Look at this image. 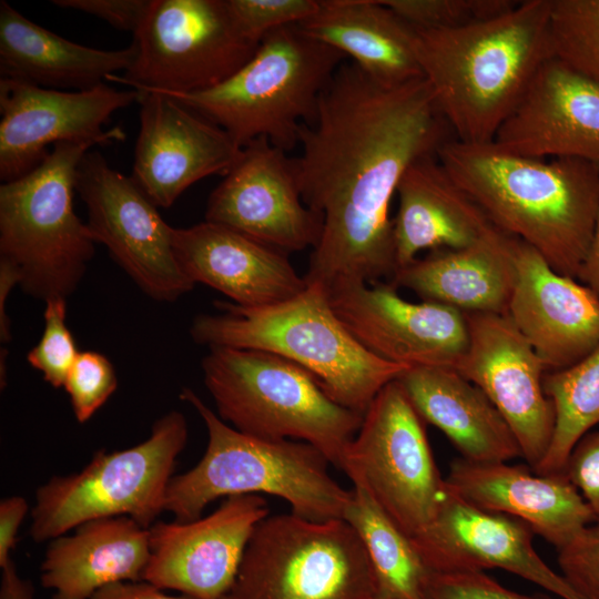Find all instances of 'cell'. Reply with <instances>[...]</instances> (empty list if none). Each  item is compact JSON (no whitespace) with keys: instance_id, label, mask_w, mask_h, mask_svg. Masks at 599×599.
Returning <instances> with one entry per match:
<instances>
[{"instance_id":"cell-1","label":"cell","mask_w":599,"mask_h":599,"mask_svg":"<svg viewBox=\"0 0 599 599\" xmlns=\"http://www.w3.org/2000/svg\"><path fill=\"white\" fill-rule=\"evenodd\" d=\"M450 133L424 77L388 87L353 62L337 69L293 158L303 202L323 219L307 284L393 280L390 202L409 165L437 155Z\"/></svg>"},{"instance_id":"cell-2","label":"cell","mask_w":599,"mask_h":599,"mask_svg":"<svg viewBox=\"0 0 599 599\" xmlns=\"http://www.w3.org/2000/svg\"><path fill=\"white\" fill-rule=\"evenodd\" d=\"M437 159L501 232L535 248L558 273L577 278L599 211V165L575 158H526L493 142L446 141Z\"/></svg>"},{"instance_id":"cell-3","label":"cell","mask_w":599,"mask_h":599,"mask_svg":"<svg viewBox=\"0 0 599 599\" xmlns=\"http://www.w3.org/2000/svg\"><path fill=\"white\" fill-rule=\"evenodd\" d=\"M551 0L463 27L416 30L415 52L436 104L456 135L491 143L540 67L554 57Z\"/></svg>"},{"instance_id":"cell-4","label":"cell","mask_w":599,"mask_h":599,"mask_svg":"<svg viewBox=\"0 0 599 599\" xmlns=\"http://www.w3.org/2000/svg\"><path fill=\"white\" fill-rule=\"evenodd\" d=\"M214 304L220 313L192 321L190 335L196 344L276 354L308 372L334 402L363 415L379 390L408 369L362 346L335 315L319 284H307L298 295L274 305Z\"/></svg>"},{"instance_id":"cell-5","label":"cell","mask_w":599,"mask_h":599,"mask_svg":"<svg viewBox=\"0 0 599 599\" xmlns=\"http://www.w3.org/2000/svg\"><path fill=\"white\" fill-rule=\"evenodd\" d=\"M180 398L202 418L207 445L199 463L173 476L164 511L192 521L221 497L266 494L285 499L292 512L313 521L344 518L353 491L329 474V460L315 446L294 439H266L223 422L199 395L183 387Z\"/></svg>"},{"instance_id":"cell-6","label":"cell","mask_w":599,"mask_h":599,"mask_svg":"<svg viewBox=\"0 0 599 599\" xmlns=\"http://www.w3.org/2000/svg\"><path fill=\"white\" fill-rule=\"evenodd\" d=\"M345 58L292 24L267 33L240 70L211 89L155 92L217 124L241 148L266 138L287 152L298 145L302 124L313 122L319 97Z\"/></svg>"},{"instance_id":"cell-7","label":"cell","mask_w":599,"mask_h":599,"mask_svg":"<svg viewBox=\"0 0 599 599\" xmlns=\"http://www.w3.org/2000/svg\"><path fill=\"white\" fill-rule=\"evenodd\" d=\"M217 416L266 439L306 441L341 469L363 414L346 408L301 366L258 349L210 347L201 363Z\"/></svg>"},{"instance_id":"cell-8","label":"cell","mask_w":599,"mask_h":599,"mask_svg":"<svg viewBox=\"0 0 599 599\" xmlns=\"http://www.w3.org/2000/svg\"><path fill=\"white\" fill-rule=\"evenodd\" d=\"M92 142H60L29 173L0 185V260L19 274V286L47 302L77 291L95 241L75 214V175Z\"/></svg>"},{"instance_id":"cell-9","label":"cell","mask_w":599,"mask_h":599,"mask_svg":"<svg viewBox=\"0 0 599 599\" xmlns=\"http://www.w3.org/2000/svg\"><path fill=\"white\" fill-rule=\"evenodd\" d=\"M186 441L184 415L170 410L140 444L98 450L81 470L51 477L35 491L30 537L50 541L85 521L121 516L149 529L164 511L166 490Z\"/></svg>"},{"instance_id":"cell-10","label":"cell","mask_w":599,"mask_h":599,"mask_svg":"<svg viewBox=\"0 0 599 599\" xmlns=\"http://www.w3.org/2000/svg\"><path fill=\"white\" fill-rule=\"evenodd\" d=\"M235 599H373L375 573L343 518L267 515L255 526L230 592Z\"/></svg>"},{"instance_id":"cell-11","label":"cell","mask_w":599,"mask_h":599,"mask_svg":"<svg viewBox=\"0 0 599 599\" xmlns=\"http://www.w3.org/2000/svg\"><path fill=\"white\" fill-rule=\"evenodd\" d=\"M132 44L135 57L130 68L106 82L173 93L222 83L258 47L241 33L226 0H150Z\"/></svg>"},{"instance_id":"cell-12","label":"cell","mask_w":599,"mask_h":599,"mask_svg":"<svg viewBox=\"0 0 599 599\" xmlns=\"http://www.w3.org/2000/svg\"><path fill=\"white\" fill-rule=\"evenodd\" d=\"M410 538L433 519L445 488L418 415L397 379L364 413L342 468Z\"/></svg>"},{"instance_id":"cell-13","label":"cell","mask_w":599,"mask_h":599,"mask_svg":"<svg viewBox=\"0 0 599 599\" xmlns=\"http://www.w3.org/2000/svg\"><path fill=\"white\" fill-rule=\"evenodd\" d=\"M75 192L88 210L87 225L140 290L172 303L195 284L174 252L173 227L132 177L112 169L99 151H88L75 175Z\"/></svg>"},{"instance_id":"cell-14","label":"cell","mask_w":599,"mask_h":599,"mask_svg":"<svg viewBox=\"0 0 599 599\" xmlns=\"http://www.w3.org/2000/svg\"><path fill=\"white\" fill-rule=\"evenodd\" d=\"M326 291L335 315L353 337L386 362L408 368H455L466 352V316L455 308L409 302L389 282H341Z\"/></svg>"},{"instance_id":"cell-15","label":"cell","mask_w":599,"mask_h":599,"mask_svg":"<svg viewBox=\"0 0 599 599\" xmlns=\"http://www.w3.org/2000/svg\"><path fill=\"white\" fill-rule=\"evenodd\" d=\"M139 92L105 83L64 91L0 78V180H16L41 163L60 142L106 144L124 140L120 126L104 130L111 115L138 102Z\"/></svg>"},{"instance_id":"cell-16","label":"cell","mask_w":599,"mask_h":599,"mask_svg":"<svg viewBox=\"0 0 599 599\" xmlns=\"http://www.w3.org/2000/svg\"><path fill=\"white\" fill-rule=\"evenodd\" d=\"M465 316L468 345L454 369L486 394L535 469L555 429V408L542 385L547 369L507 314Z\"/></svg>"},{"instance_id":"cell-17","label":"cell","mask_w":599,"mask_h":599,"mask_svg":"<svg viewBox=\"0 0 599 599\" xmlns=\"http://www.w3.org/2000/svg\"><path fill=\"white\" fill-rule=\"evenodd\" d=\"M205 221L224 225L281 252L312 250L322 216L300 193L293 159L268 139L247 143L207 199Z\"/></svg>"},{"instance_id":"cell-18","label":"cell","mask_w":599,"mask_h":599,"mask_svg":"<svg viewBox=\"0 0 599 599\" xmlns=\"http://www.w3.org/2000/svg\"><path fill=\"white\" fill-rule=\"evenodd\" d=\"M268 515L261 495L226 497L192 521H155L143 579L197 599H223L235 582L250 537Z\"/></svg>"},{"instance_id":"cell-19","label":"cell","mask_w":599,"mask_h":599,"mask_svg":"<svg viewBox=\"0 0 599 599\" xmlns=\"http://www.w3.org/2000/svg\"><path fill=\"white\" fill-rule=\"evenodd\" d=\"M522 520L479 508L447 488L430 522L415 537V549L433 572L502 569L562 599H581L532 545Z\"/></svg>"},{"instance_id":"cell-20","label":"cell","mask_w":599,"mask_h":599,"mask_svg":"<svg viewBox=\"0 0 599 599\" xmlns=\"http://www.w3.org/2000/svg\"><path fill=\"white\" fill-rule=\"evenodd\" d=\"M138 92L131 177L158 207H170L206 176L226 174L238 160L243 148L224 129L164 93Z\"/></svg>"},{"instance_id":"cell-21","label":"cell","mask_w":599,"mask_h":599,"mask_svg":"<svg viewBox=\"0 0 599 599\" xmlns=\"http://www.w3.org/2000/svg\"><path fill=\"white\" fill-rule=\"evenodd\" d=\"M515 284L507 315L547 372L573 365L599 345V297L556 272L521 240H511Z\"/></svg>"},{"instance_id":"cell-22","label":"cell","mask_w":599,"mask_h":599,"mask_svg":"<svg viewBox=\"0 0 599 599\" xmlns=\"http://www.w3.org/2000/svg\"><path fill=\"white\" fill-rule=\"evenodd\" d=\"M493 143L520 156L575 158L599 165V83L551 57Z\"/></svg>"},{"instance_id":"cell-23","label":"cell","mask_w":599,"mask_h":599,"mask_svg":"<svg viewBox=\"0 0 599 599\" xmlns=\"http://www.w3.org/2000/svg\"><path fill=\"white\" fill-rule=\"evenodd\" d=\"M173 246L194 284H205L241 306L274 305L307 286L286 253L221 224L173 227Z\"/></svg>"},{"instance_id":"cell-24","label":"cell","mask_w":599,"mask_h":599,"mask_svg":"<svg viewBox=\"0 0 599 599\" xmlns=\"http://www.w3.org/2000/svg\"><path fill=\"white\" fill-rule=\"evenodd\" d=\"M444 479L466 501L525 521L557 550L596 520L564 473L539 475L521 465L458 458Z\"/></svg>"},{"instance_id":"cell-25","label":"cell","mask_w":599,"mask_h":599,"mask_svg":"<svg viewBox=\"0 0 599 599\" xmlns=\"http://www.w3.org/2000/svg\"><path fill=\"white\" fill-rule=\"evenodd\" d=\"M511 240L495 226L469 246L429 251L389 283L464 314H507L516 276Z\"/></svg>"},{"instance_id":"cell-26","label":"cell","mask_w":599,"mask_h":599,"mask_svg":"<svg viewBox=\"0 0 599 599\" xmlns=\"http://www.w3.org/2000/svg\"><path fill=\"white\" fill-rule=\"evenodd\" d=\"M150 531L130 517L85 521L49 541L40 567L52 599H90L119 581H140L150 559Z\"/></svg>"},{"instance_id":"cell-27","label":"cell","mask_w":599,"mask_h":599,"mask_svg":"<svg viewBox=\"0 0 599 599\" xmlns=\"http://www.w3.org/2000/svg\"><path fill=\"white\" fill-rule=\"evenodd\" d=\"M396 194L399 203L393 238L397 271L416 260L420 251L466 247L495 227L453 181L437 155L410 164Z\"/></svg>"},{"instance_id":"cell-28","label":"cell","mask_w":599,"mask_h":599,"mask_svg":"<svg viewBox=\"0 0 599 599\" xmlns=\"http://www.w3.org/2000/svg\"><path fill=\"white\" fill-rule=\"evenodd\" d=\"M414 408L474 463H506L521 456L499 410L475 384L450 367H412L397 378Z\"/></svg>"},{"instance_id":"cell-29","label":"cell","mask_w":599,"mask_h":599,"mask_svg":"<svg viewBox=\"0 0 599 599\" xmlns=\"http://www.w3.org/2000/svg\"><path fill=\"white\" fill-rule=\"evenodd\" d=\"M134 57L133 44L121 50L82 45L0 1V78L54 90H88L126 71Z\"/></svg>"},{"instance_id":"cell-30","label":"cell","mask_w":599,"mask_h":599,"mask_svg":"<svg viewBox=\"0 0 599 599\" xmlns=\"http://www.w3.org/2000/svg\"><path fill=\"white\" fill-rule=\"evenodd\" d=\"M297 27L379 83L394 87L423 78L416 30L380 0H319L316 12Z\"/></svg>"},{"instance_id":"cell-31","label":"cell","mask_w":599,"mask_h":599,"mask_svg":"<svg viewBox=\"0 0 599 599\" xmlns=\"http://www.w3.org/2000/svg\"><path fill=\"white\" fill-rule=\"evenodd\" d=\"M353 496L344 518L359 536L370 560L377 596L387 599H424L432 572L412 538L379 506L361 484H353Z\"/></svg>"},{"instance_id":"cell-32","label":"cell","mask_w":599,"mask_h":599,"mask_svg":"<svg viewBox=\"0 0 599 599\" xmlns=\"http://www.w3.org/2000/svg\"><path fill=\"white\" fill-rule=\"evenodd\" d=\"M544 390L555 408L549 448L532 469L539 475L564 471L576 444L599 424V345L573 365L546 372Z\"/></svg>"},{"instance_id":"cell-33","label":"cell","mask_w":599,"mask_h":599,"mask_svg":"<svg viewBox=\"0 0 599 599\" xmlns=\"http://www.w3.org/2000/svg\"><path fill=\"white\" fill-rule=\"evenodd\" d=\"M554 54L599 83V0H551Z\"/></svg>"},{"instance_id":"cell-34","label":"cell","mask_w":599,"mask_h":599,"mask_svg":"<svg viewBox=\"0 0 599 599\" xmlns=\"http://www.w3.org/2000/svg\"><path fill=\"white\" fill-rule=\"evenodd\" d=\"M415 30L463 27L499 17L514 9L512 0H382Z\"/></svg>"},{"instance_id":"cell-35","label":"cell","mask_w":599,"mask_h":599,"mask_svg":"<svg viewBox=\"0 0 599 599\" xmlns=\"http://www.w3.org/2000/svg\"><path fill=\"white\" fill-rule=\"evenodd\" d=\"M44 304V329L27 361L48 384L61 388L80 352L65 322L67 300L51 298Z\"/></svg>"},{"instance_id":"cell-36","label":"cell","mask_w":599,"mask_h":599,"mask_svg":"<svg viewBox=\"0 0 599 599\" xmlns=\"http://www.w3.org/2000/svg\"><path fill=\"white\" fill-rule=\"evenodd\" d=\"M116 387L113 364L105 355L94 351L79 353L63 385L74 417L81 424L105 404Z\"/></svg>"},{"instance_id":"cell-37","label":"cell","mask_w":599,"mask_h":599,"mask_svg":"<svg viewBox=\"0 0 599 599\" xmlns=\"http://www.w3.org/2000/svg\"><path fill=\"white\" fill-rule=\"evenodd\" d=\"M226 4L241 33L260 44L271 31L313 16L319 0H226Z\"/></svg>"},{"instance_id":"cell-38","label":"cell","mask_w":599,"mask_h":599,"mask_svg":"<svg viewBox=\"0 0 599 599\" xmlns=\"http://www.w3.org/2000/svg\"><path fill=\"white\" fill-rule=\"evenodd\" d=\"M560 575L581 599H599V520L557 550Z\"/></svg>"},{"instance_id":"cell-39","label":"cell","mask_w":599,"mask_h":599,"mask_svg":"<svg viewBox=\"0 0 599 599\" xmlns=\"http://www.w3.org/2000/svg\"><path fill=\"white\" fill-rule=\"evenodd\" d=\"M424 599H550L525 595L500 585L484 571L430 572Z\"/></svg>"},{"instance_id":"cell-40","label":"cell","mask_w":599,"mask_h":599,"mask_svg":"<svg viewBox=\"0 0 599 599\" xmlns=\"http://www.w3.org/2000/svg\"><path fill=\"white\" fill-rule=\"evenodd\" d=\"M562 473L599 520V432H589L576 444Z\"/></svg>"},{"instance_id":"cell-41","label":"cell","mask_w":599,"mask_h":599,"mask_svg":"<svg viewBox=\"0 0 599 599\" xmlns=\"http://www.w3.org/2000/svg\"><path fill=\"white\" fill-rule=\"evenodd\" d=\"M54 6L78 10L106 21L115 29L134 33L150 0H52Z\"/></svg>"},{"instance_id":"cell-42","label":"cell","mask_w":599,"mask_h":599,"mask_svg":"<svg viewBox=\"0 0 599 599\" xmlns=\"http://www.w3.org/2000/svg\"><path fill=\"white\" fill-rule=\"evenodd\" d=\"M28 510V501L22 496H9L0 501V567L11 559L19 528Z\"/></svg>"},{"instance_id":"cell-43","label":"cell","mask_w":599,"mask_h":599,"mask_svg":"<svg viewBox=\"0 0 599 599\" xmlns=\"http://www.w3.org/2000/svg\"><path fill=\"white\" fill-rule=\"evenodd\" d=\"M145 581H119L99 589L90 599H197L187 595L170 596Z\"/></svg>"},{"instance_id":"cell-44","label":"cell","mask_w":599,"mask_h":599,"mask_svg":"<svg viewBox=\"0 0 599 599\" xmlns=\"http://www.w3.org/2000/svg\"><path fill=\"white\" fill-rule=\"evenodd\" d=\"M1 570L0 599H35L32 583L19 575L12 558Z\"/></svg>"},{"instance_id":"cell-45","label":"cell","mask_w":599,"mask_h":599,"mask_svg":"<svg viewBox=\"0 0 599 599\" xmlns=\"http://www.w3.org/2000/svg\"><path fill=\"white\" fill-rule=\"evenodd\" d=\"M18 271L7 261L0 260V339L8 344L11 338V324L6 313V302L11 290L19 285Z\"/></svg>"},{"instance_id":"cell-46","label":"cell","mask_w":599,"mask_h":599,"mask_svg":"<svg viewBox=\"0 0 599 599\" xmlns=\"http://www.w3.org/2000/svg\"><path fill=\"white\" fill-rule=\"evenodd\" d=\"M578 281L589 286L599 297V211L590 247Z\"/></svg>"},{"instance_id":"cell-47","label":"cell","mask_w":599,"mask_h":599,"mask_svg":"<svg viewBox=\"0 0 599 599\" xmlns=\"http://www.w3.org/2000/svg\"><path fill=\"white\" fill-rule=\"evenodd\" d=\"M223 599H235V598H234L232 595L229 593V595L225 596Z\"/></svg>"},{"instance_id":"cell-48","label":"cell","mask_w":599,"mask_h":599,"mask_svg":"<svg viewBox=\"0 0 599 599\" xmlns=\"http://www.w3.org/2000/svg\"><path fill=\"white\" fill-rule=\"evenodd\" d=\"M373 599H387V598H383V597H379V596H375Z\"/></svg>"}]
</instances>
